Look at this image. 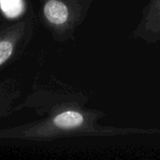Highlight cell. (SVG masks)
Listing matches in <instances>:
<instances>
[{"label": "cell", "mask_w": 160, "mask_h": 160, "mask_svg": "<svg viewBox=\"0 0 160 160\" xmlns=\"http://www.w3.org/2000/svg\"><path fill=\"white\" fill-rule=\"evenodd\" d=\"M44 15L47 20L55 25H61L68 21V7L58 0H49L44 6Z\"/></svg>", "instance_id": "obj_1"}, {"label": "cell", "mask_w": 160, "mask_h": 160, "mask_svg": "<svg viewBox=\"0 0 160 160\" xmlns=\"http://www.w3.org/2000/svg\"><path fill=\"white\" fill-rule=\"evenodd\" d=\"M83 121L84 118L80 112L68 111L56 115L53 119V124L60 128H74L82 126Z\"/></svg>", "instance_id": "obj_2"}, {"label": "cell", "mask_w": 160, "mask_h": 160, "mask_svg": "<svg viewBox=\"0 0 160 160\" xmlns=\"http://www.w3.org/2000/svg\"><path fill=\"white\" fill-rule=\"evenodd\" d=\"M0 3L3 12L9 18L17 17L23 8L22 0H1Z\"/></svg>", "instance_id": "obj_3"}, {"label": "cell", "mask_w": 160, "mask_h": 160, "mask_svg": "<svg viewBox=\"0 0 160 160\" xmlns=\"http://www.w3.org/2000/svg\"><path fill=\"white\" fill-rule=\"evenodd\" d=\"M13 45L8 40H1L0 42V65L2 66L12 54Z\"/></svg>", "instance_id": "obj_4"}]
</instances>
